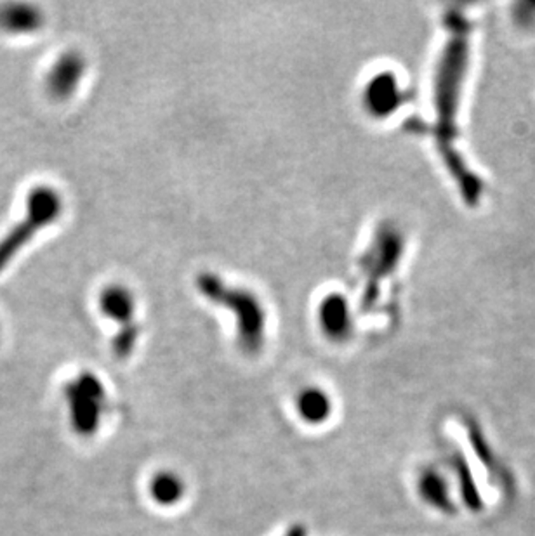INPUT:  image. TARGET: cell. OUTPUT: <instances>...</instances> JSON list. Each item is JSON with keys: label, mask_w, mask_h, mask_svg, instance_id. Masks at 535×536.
Here are the masks:
<instances>
[{"label": "cell", "mask_w": 535, "mask_h": 536, "mask_svg": "<svg viewBox=\"0 0 535 536\" xmlns=\"http://www.w3.org/2000/svg\"><path fill=\"white\" fill-rule=\"evenodd\" d=\"M318 325L322 333L333 342H346L353 333V313L348 298L329 294L318 304Z\"/></svg>", "instance_id": "obj_7"}, {"label": "cell", "mask_w": 535, "mask_h": 536, "mask_svg": "<svg viewBox=\"0 0 535 536\" xmlns=\"http://www.w3.org/2000/svg\"><path fill=\"white\" fill-rule=\"evenodd\" d=\"M63 214V197L53 186L40 185L30 189L26 197L25 217L0 240V273L9 266L21 252V248L40 229L61 217Z\"/></svg>", "instance_id": "obj_2"}, {"label": "cell", "mask_w": 535, "mask_h": 536, "mask_svg": "<svg viewBox=\"0 0 535 536\" xmlns=\"http://www.w3.org/2000/svg\"><path fill=\"white\" fill-rule=\"evenodd\" d=\"M46 23L44 13L34 4L11 2L0 5V30L13 35L36 34Z\"/></svg>", "instance_id": "obj_8"}, {"label": "cell", "mask_w": 535, "mask_h": 536, "mask_svg": "<svg viewBox=\"0 0 535 536\" xmlns=\"http://www.w3.org/2000/svg\"><path fill=\"white\" fill-rule=\"evenodd\" d=\"M148 495L159 507H174L185 499L186 482L174 470H159L148 482Z\"/></svg>", "instance_id": "obj_11"}, {"label": "cell", "mask_w": 535, "mask_h": 536, "mask_svg": "<svg viewBox=\"0 0 535 536\" xmlns=\"http://www.w3.org/2000/svg\"><path fill=\"white\" fill-rule=\"evenodd\" d=\"M99 311L111 321H117L120 327L132 325L136 313V298L128 287L113 283L101 290L98 298Z\"/></svg>", "instance_id": "obj_10"}, {"label": "cell", "mask_w": 535, "mask_h": 536, "mask_svg": "<svg viewBox=\"0 0 535 536\" xmlns=\"http://www.w3.org/2000/svg\"><path fill=\"white\" fill-rule=\"evenodd\" d=\"M201 294L211 302L222 304L237 318L239 346L247 354H258L264 346L266 315L258 297L243 288L224 285L216 275H201L197 279Z\"/></svg>", "instance_id": "obj_1"}, {"label": "cell", "mask_w": 535, "mask_h": 536, "mask_svg": "<svg viewBox=\"0 0 535 536\" xmlns=\"http://www.w3.org/2000/svg\"><path fill=\"white\" fill-rule=\"evenodd\" d=\"M364 108L372 118H388L404 103V93L400 89L396 75L391 72H379L372 75L362 94Z\"/></svg>", "instance_id": "obj_6"}, {"label": "cell", "mask_w": 535, "mask_h": 536, "mask_svg": "<svg viewBox=\"0 0 535 536\" xmlns=\"http://www.w3.org/2000/svg\"><path fill=\"white\" fill-rule=\"evenodd\" d=\"M283 536H308V528L304 524H293Z\"/></svg>", "instance_id": "obj_14"}, {"label": "cell", "mask_w": 535, "mask_h": 536, "mask_svg": "<svg viewBox=\"0 0 535 536\" xmlns=\"http://www.w3.org/2000/svg\"><path fill=\"white\" fill-rule=\"evenodd\" d=\"M402 235L395 228L385 226L376 233L369 252L362 260L364 275H367L369 279V290L383 275H388L396 268V262L402 256Z\"/></svg>", "instance_id": "obj_4"}, {"label": "cell", "mask_w": 535, "mask_h": 536, "mask_svg": "<svg viewBox=\"0 0 535 536\" xmlns=\"http://www.w3.org/2000/svg\"><path fill=\"white\" fill-rule=\"evenodd\" d=\"M419 491L429 503L437 507H445L447 500L443 497V484L435 474H425L419 481Z\"/></svg>", "instance_id": "obj_13"}, {"label": "cell", "mask_w": 535, "mask_h": 536, "mask_svg": "<svg viewBox=\"0 0 535 536\" xmlns=\"http://www.w3.org/2000/svg\"><path fill=\"white\" fill-rule=\"evenodd\" d=\"M65 398L75 434L93 438L99 430L107 405V390L93 371H82L65 386Z\"/></svg>", "instance_id": "obj_3"}, {"label": "cell", "mask_w": 535, "mask_h": 536, "mask_svg": "<svg viewBox=\"0 0 535 536\" xmlns=\"http://www.w3.org/2000/svg\"><path fill=\"white\" fill-rule=\"evenodd\" d=\"M136 340H138V327L134 323L128 325V327H120V330L115 335V339L111 342L115 356L120 358V359L130 356V352L136 346Z\"/></svg>", "instance_id": "obj_12"}, {"label": "cell", "mask_w": 535, "mask_h": 536, "mask_svg": "<svg viewBox=\"0 0 535 536\" xmlns=\"http://www.w3.org/2000/svg\"><path fill=\"white\" fill-rule=\"evenodd\" d=\"M295 410L299 419L308 426H322L333 415V398L325 389L308 386L295 396Z\"/></svg>", "instance_id": "obj_9"}, {"label": "cell", "mask_w": 535, "mask_h": 536, "mask_svg": "<svg viewBox=\"0 0 535 536\" xmlns=\"http://www.w3.org/2000/svg\"><path fill=\"white\" fill-rule=\"evenodd\" d=\"M86 68L87 61L80 51L70 49L61 53L46 75V89L49 96L59 101L72 97L86 75Z\"/></svg>", "instance_id": "obj_5"}]
</instances>
